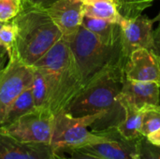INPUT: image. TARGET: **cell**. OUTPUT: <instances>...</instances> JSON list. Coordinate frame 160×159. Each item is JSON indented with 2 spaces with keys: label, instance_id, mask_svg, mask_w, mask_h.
Returning <instances> with one entry per match:
<instances>
[{
  "label": "cell",
  "instance_id": "14",
  "mask_svg": "<svg viewBox=\"0 0 160 159\" xmlns=\"http://www.w3.org/2000/svg\"><path fill=\"white\" fill-rule=\"evenodd\" d=\"M117 101L124 111V116L122 120L115 127L119 133L128 140H136L142 138L143 136L141 133V129L143 111L145 107L140 109L133 104L128 102L127 100L118 98V97Z\"/></svg>",
  "mask_w": 160,
  "mask_h": 159
},
{
  "label": "cell",
  "instance_id": "13",
  "mask_svg": "<svg viewBox=\"0 0 160 159\" xmlns=\"http://www.w3.org/2000/svg\"><path fill=\"white\" fill-rule=\"evenodd\" d=\"M118 98L127 100L140 109L159 105L160 86L155 82H136L125 78Z\"/></svg>",
  "mask_w": 160,
  "mask_h": 159
},
{
  "label": "cell",
  "instance_id": "8",
  "mask_svg": "<svg viewBox=\"0 0 160 159\" xmlns=\"http://www.w3.org/2000/svg\"><path fill=\"white\" fill-rule=\"evenodd\" d=\"M93 132L108 138V141L87 145L77 149V151L102 159L140 158L141 141L143 137L136 140H128L119 133L115 127H110L105 129Z\"/></svg>",
  "mask_w": 160,
  "mask_h": 159
},
{
  "label": "cell",
  "instance_id": "3",
  "mask_svg": "<svg viewBox=\"0 0 160 159\" xmlns=\"http://www.w3.org/2000/svg\"><path fill=\"white\" fill-rule=\"evenodd\" d=\"M11 22L15 27L11 56L29 67L45 55L62 37V33L43 8L22 5Z\"/></svg>",
  "mask_w": 160,
  "mask_h": 159
},
{
  "label": "cell",
  "instance_id": "31",
  "mask_svg": "<svg viewBox=\"0 0 160 159\" xmlns=\"http://www.w3.org/2000/svg\"><path fill=\"white\" fill-rule=\"evenodd\" d=\"M3 23H4V22H0V27L2 26V24H3Z\"/></svg>",
  "mask_w": 160,
  "mask_h": 159
},
{
  "label": "cell",
  "instance_id": "30",
  "mask_svg": "<svg viewBox=\"0 0 160 159\" xmlns=\"http://www.w3.org/2000/svg\"><path fill=\"white\" fill-rule=\"evenodd\" d=\"M155 22H160V12L158 13V15L155 18Z\"/></svg>",
  "mask_w": 160,
  "mask_h": 159
},
{
  "label": "cell",
  "instance_id": "23",
  "mask_svg": "<svg viewBox=\"0 0 160 159\" xmlns=\"http://www.w3.org/2000/svg\"><path fill=\"white\" fill-rule=\"evenodd\" d=\"M139 159H160V146L153 145L143 137L141 141Z\"/></svg>",
  "mask_w": 160,
  "mask_h": 159
},
{
  "label": "cell",
  "instance_id": "2",
  "mask_svg": "<svg viewBox=\"0 0 160 159\" xmlns=\"http://www.w3.org/2000/svg\"><path fill=\"white\" fill-rule=\"evenodd\" d=\"M32 67L39 68L48 84V110L54 115L64 112L84 86L75 57L62 37Z\"/></svg>",
  "mask_w": 160,
  "mask_h": 159
},
{
  "label": "cell",
  "instance_id": "7",
  "mask_svg": "<svg viewBox=\"0 0 160 159\" xmlns=\"http://www.w3.org/2000/svg\"><path fill=\"white\" fill-rule=\"evenodd\" d=\"M33 67L24 65L16 57L8 58L0 71V125L8 106L32 85Z\"/></svg>",
  "mask_w": 160,
  "mask_h": 159
},
{
  "label": "cell",
  "instance_id": "1",
  "mask_svg": "<svg viewBox=\"0 0 160 159\" xmlns=\"http://www.w3.org/2000/svg\"><path fill=\"white\" fill-rule=\"evenodd\" d=\"M126 58L121 54L89 80L64 112L73 117L105 113V117L94 123L92 131L116 127L124 116L117 101L125 79Z\"/></svg>",
  "mask_w": 160,
  "mask_h": 159
},
{
  "label": "cell",
  "instance_id": "12",
  "mask_svg": "<svg viewBox=\"0 0 160 159\" xmlns=\"http://www.w3.org/2000/svg\"><path fill=\"white\" fill-rule=\"evenodd\" d=\"M51 144L22 142L0 128V159H56Z\"/></svg>",
  "mask_w": 160,
  "mask_h": 159
},
{
  "label": "cell",
  "instance_id": "15",
  "mask_svg": "<svg viewBox=\"0 0 160 159\" xmlns=\"http://www.w3.org/2000/svg\"><path fill=\"white\" fill-rule=\"evenodd\" d=\"M82 25L95 34L107 46L115 47L121 42L120 23L83 15Z\"/></svg>",
  "mask_w": 160,
  "mask_h": 159
},
{
  "label": "cell",
  "instance_id": "18",
  "mask_svg": "<svg viewBox=\"0 0 160 159\" xmlns=\"http://www.w3.org/2000/svg\"><path fill=\"white\" fill-rule=\"evenodd\" d=\"M33 67V80H32V95L35 108L48 109L49 91L47 80L44 73L38 67Z\"/></svg>",
  "mask_w": 160,
  "mask_h": 159
},
{
  "label": "cell",
  "instance_id": "20",
  "mask_svg": "<svg viewBox=\"0 0 160 159\" xmlns=\"http://www.w3.org/2000/svg\"><path fill=\"white\" fill-rule=\"evenodd\" d=\"M160 128V104L144 108L141 133L143 137Z\"/></svg>",
  "mask_w": 160,
  "mask_h": 159
},
{
  "label": "cell",
  "instance_id": "28",
  "mask_svg": "<svg viewBox=\"0 0 160 159\" xmlns=\"http://www.w3.org/2000/svg\"><path fill=\"white\" fill-rule=\"evenodd\" d=\"M8 60V55L7 52L5 51V49L0 47V71L7 64Z\"/></svg>",
  "mask_w": 160,
  "mask_h": 159
},
{
  "label": "cell",
  "instance_id": "17",
  "mask_svg": "<svg viewBox=\"0 0 160 159\" xmlns=\"http://www.w3.org/2000/svg\"><path fill=\"white\" fill-rule=\"evenodd\" d=\"M35 109L32 88L31 86L25 89L8 108L3 122L0 127H7L14 123L21 116L28 113Z\"/></svg>",
  "mask_w": 160,
  "mask_h": 159
},
{
  "label": "cell",
  "instance_id": "25",
  "mask_svg": "<svg viewBox=\"0 0 160 159\" xmlns=\"http://www.w3.org/2000/svg\"><path fill=\"white\" fill-rule=\"evenodd\" d=\"M57 0H22V5L37 7L39 8L47 9L52 4H53Z\"/></svg>",
  "mask_w": 160,
  "mask_h": 159
},
{
  "label": "cell",
  "instance_id": "6",
  "mask_svg": "<svg viewBox=\"0 0 160 159\" xmlns=\"http://www.w3.org/2000/svg\"><path fill=\"white\" fill-rule=\"evenodd\" d=\"M54 114L48 109L35 108L7 127L0 128L8 136L22 142L46 143L52 145Z\"/></svg>",
  "mask_w": 160,
  "mask_h": 159
},
{
  "label": "cell",
  "instance_id": "29",
  "mask_svg": "<svg viewBox=\"0 0 160 159\" xmlns=\"http://www.w3.org/2000/svg\"><path fill=\"white\" fill-rule=\"evenodd\" d=\"M83 4H87V3H90V2H93L95 0H81Z\"/></svg>",
  "mask_w": 160,
  "mask_h": 159
},
{
  "label": "cell",
  "instance_id": "27",
  "mask_svg": "<svg viewBox=\"0 0 160 159\" xmlns=\"http://www.w3.org/2000/svg\"><path fill=\"white\" fill-rule=\"evenodd\" d=\"M145 138L153 145L160 146V128H158V130H156L154 132H152L151 134H149Z\"/></svg>",
  "mask_w": 160,
  "mask_h": 159
},
{
  "label": "cell",
  "instance_id": "4",
  "mask_svg": "<svg viewBox=\"0 0 160 159\" xmlns=\"http://www.w3.org/2000/svg\"><path fill=\"white\" fill-rule=\"evenodd\" d=\"M105 113H97L82 117H73L66 112L54 115L52 146L57 154H67L82 147L104 142L108 138L98 135L88 127L105 117Z\"/></svg>",
  "mask_w": 160,
  "mask_h": 159
},
{
  "label": "cell",
  "instance_id": "11",
  "mask_svg": "<svg viewBox=\"0 0 160 159\" xmlns=\"http://www.w3.org/2000/svg\"><path fill=\"white\" fill-rule=\"evenodd\" d=\"M46 10L62 33V38L68 42L82 25L83 3L81 0H57Z\"/></svg>",
  "mask_w": 160,
  "mask_h": 159
},
{
  "label": "cell",
  "instance_id": "24",
  "mask_svg": "<svg viewBox=\"0 0 160 159\" xmlns=\"http://www.w3.org/2000/svg\"><path fill=\"white\" fill-rule=\"evenodd\" d=\"M56 159H102L92 155L84 154L77 150L70 151L67 154H57Z\"/></svg>",
  "mask_w": 160,
  "mask_h": 159
},
{
  "label": "cell",
  "instance_id": "22",
  "mask_svg": "<svg viewBox=\"0 0 160 159\" xmlns=\"http://www.w3.org/2000/svg\"><path fill=\"white\" fill-rule=\"evenodd\" d=\"M22 7V0H0V22H8L15 18Z\"/></svg>",
  "mask_w": 160,
  "mask_h": 159
},
{
  "label": "cell",
  "instance_id": "10",
  "mask_svg": "<svg viewBox=\"0 0 160 159\" xmlns=\"http://www.w3.org/2000/svg\"><path fill=\"white\" fill-rule=\"evenodd\" d=\"M124 75L130 81L155 82L160 86V57L149 49H136L125 63Z\"/></svg>",
  "mask_w": 160,
  "mask_h": 159
},
{
  "label": "cell",
  "instance_id": "16",
  "mask_svg": "<svg viewBox=\"0 0 160 159\" xmlns=\"http://www.w3.org/2000/svg\"><path fill=\"white\" fill-rule=\"evenodd\" d=\"M83 15L120 23L124 19L117 9L114 0H95L83 4Z\"/></svg>",
  "mask_w": 160,
  "mask_h": 159
},
{
  "label": "cell",
  "instance_id": "5",
  "mask_svg": "<svg viewBox=\"0 0 160 159\" xmlns=\"http://www.w3.org/2000/svg\"><path fill=\"white\" fill-rule=\"evenodd\" d=\"M84 84L121 54V42L115 47L103 44L91 31L80 26L68 41Z\"/></svg>",
  "mask_w": 160,
  "mask_h": 159
},
{
  "label": "cell",
  "instance_id": "9",
  "mask_svg": "<svg viewBox=\"0 0 160 159\" xmlns=\"http://www.w3.org/2000/svg\"><path fill=\"white\" fill-rule=\"evenodd\" d=\"M154 22L155 19L142 14L132 19L124 18L121 21V52L126 60L136 49L152 48Z\"/></svg>",
  "mask_w": 160,
  "mask_h": 159
},
{
  "label": "cell",
  "instance_id": "21",
  "mask_svg": "<svg viewBox=\"0 0 160 159\" xmlns=\"http://www.w3.org/2000/svg\"><path fill=\"white\" fill-rule=\"evenodd\" d=\"M15 43V27L12 22H4L0 27V47L5 49L8 57L13 53Z\"/></svg>",
  "mask_w": 160,
  "mask_h": 159
},
{
  "label": "cell",
  "instance_id": "19",
  "mask_svg": "<svg viewBox=\"0 0 160 159\" xmlns=\"http://www.w3.org/2000/svg\"><path fill=\"white\" fill-rule=\"evenodd\" d=\"M154 0H114L117 9L126 19L135 18L149 7Z\"/></svg>",
  "mask_w": 160,
  "mask_h": 159
},
{
  "label": "cell",
  "instance_id": "26",
  "mask_svg": "<svg viewBox=\"0 0 160 159\" xmlns=\"http://www.w3.org/2000/svg\"><path fill=\"white\" fill-rule=\"evenodd\" d=\"M150 50L160 57V23L153 32V45Z\"/></svg>",
  "mask_w": 160,
  "mask_h": 159
}]
</instances>
